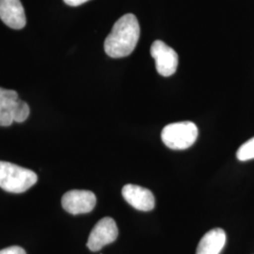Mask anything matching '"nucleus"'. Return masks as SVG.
Instances as JSON below:
<instances>
[{"label": "nucleus", "instance_id": "nucleus-1", "mask_svg": "<svg viewBox=\"0 0 254 254\" xmlns=\"http://www.w3.org/2000/svg\"><path fill=\"white\" fill-rule=\"evenodd\" d=\"M140 28L136 16L127 13L114 24L111 32L105 40L104 48L113 59L125 58L135 50L139 39Z\"/></svg>", "mask_w": 254, "mask_h": 254}, {"label": "nucleus", "instance_id": "nucleus-2", "mask_svg": "<svg viewBox=\"0 0 254 254\" xmlns=\"http://www.w3.org/2000/svg\"><path fill=\"white\" fill-rule=\"evenodd\" d=\"M38 181L36 173L15 164L0 161V188L10 193H23Z\"/></svg>", "mask_w": 254, "mask_h": 254}, {"label": "nucleus", "instance_id": "nucleus-3", "mask_svg": "<svg viewBox=\"0 0 254 254\" xmlns=\"http://www.w3.org/2000/svg\"><path fill=\"white\" fill-rule=\"evenodd\" d=\"M198 137V127L192 122H180L164 127L161 138L164 144L173 150H186Z\"/></svg>", "mask_w": 254, "mask_h": 254}, {"label": "nucleus", "instance_id": "nucleus-4", "mask_svg": "<svg viewBox=\"0 0 254 254\" xmlns=\"http://www.w3.org/2000/svg\"><path fill=\"white\" fill-rule=\"evenodd\" d=\"M151 56L154 59L157 73L162 76H171L176 72L178 55L162 41H154L151 46Z\"/></svg>", "mask_w": 254, "mask_h": 254}, {"label": "nucleus", "instance_id": "nucleus-5", "mask_svg": "<svg viewBox=\"0 0 254 254\" xmlns=\"http://www.w3.org/2000/svg\"><path fill=\"white\" fill-rule=\"evenodd\" d=\"M118 227L113 218H102L92 229L87 247L91 252H98L103 247L114 242L118 237Z\"/></svg>", "mask_w": 254, "mask_h": 254}, {"label": "nucleus", "instance_id": "nucleus-6", "mask_svg": "<svg viewBox=\"0 0 254 254\" xmlns=\"http://www.w3.org/2000/svg\"><path fill=\"white\" fill-rule=\"evenodd\" d=\"M64 210L72 215L87 214L96 205V196L89 190H70L62 199Z\"/></svg>", "mask_w": 254, "mask_h": 254}, {"label": "nucleus", "instance_id": "nucleus-7", "mask_svg": "<svg viewBox=\"0 0 254 254\" xmlns=\"http://www.w3.org/2000/svg\"><path fill=\"white\" fill-rule=\"evenodd\" d=\"M0 19L12 29L24 28L27 19L20 0H0Z\"/></svg>", "mask_w": 254, "mask_h": 254}, {"label": "nucleus", "instance_id": "nucleus-8", "mask_svg": "<svg viewBox=\"0 0 254 254\" xmlns=\"http://www.w3.org/2000/svg\"><path fill=\"white\" fill-rule=\"evenodd\" d=\"M123 196L127 202L139 211H151L154 207L153 193L145 188L136 185H127L123 188Z\"/></svg>", "mask_w": 254, "mask_h": 254}, {"label": "nucleus", "instance_id": "nucleus-9", "mask_svg": "<svg viewBox=\"0 0 254 254\" xmlns=\"http://www.w3.org/2000/svg\"><path fill=\"white\" fill-rule=\"evenodd\" d=\"M226 243V234L216 228L206 233L200 239L196 254H219Z\"/></svg>", "mask_w": 254, "mask_h": 254}, {"label": "nucleus", "instance_id": "nucleus-10", "mask_svg": "<svg viewBox=\"0 0 254 254\" xmlns=\"http://www.w3.org/2000/svg\"><path fill=\"white\" fill-rule=\"evenodd\" d=\"M18 100L16 91L0 88V127H9L14 122V110Z\"/></svg>", "mask_w": 254, "mask_h": 254}, {"label": "nucleus", "instance_id": "nucleus-11", "mask_svg": "<svg viewBox=\"0 0 254 254\" xmlns=\"http://www.w3.org/2000/svg\"><path fill=\"white\" fill-rule=\"evenodd\" d=\"M236 157L240 161L254 159V136L240 146L237 150Z\"/></svg>", "mask_w": 254, "mask_h": 254}, {"label": "nucleus", "instance_id": "nucleus-12", "mask_svg": "<svg viewBox=\"0 0 254 254\" xmlns=\"http://www.w3.org/2000/svg\"><path fill=\"white\" fill-rule=\"evenodd\" d=\"M30 109L25 101L19 99L16 105V108L14 110V116L13 120L15 123H24L29 116Z\"/></svg>", "mask_w": 254, "mask_h": 254}, {"label": "nucleus", "instance_id": "nucleus-13", "mask_svg": "<svg viewBox=\"0 0 254 254\" xmlns=\"http://www.w3.org/2000/svg\"><path fill=\"white\" fill-rule=\"evenodd\" d=\"M0 254H27L25 250L18 246H12L0 251Z\"/></svg>", "mask_w": 254, "mask_h": 254}, {"label": "nucleus", "instance_id": "nucleus-14", "mask_svg": "<svg viewBox=\"0 0 254 254\" xmlns=\"http://www.w3.org/2000/svg\"><path fill=\"white\" fill-rule=\"evenodd\" d=\"M64 3L67 4L68 6H71V7H77V6H80L82 4L90 1V0H64Z\"/></svg>", "mask_w": 254, "mask_h": 254}]
</instances>
